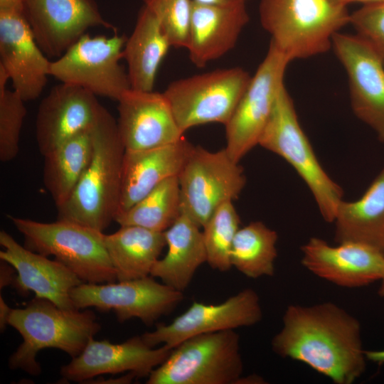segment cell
<instances>
[{
  "instance_id": "obj_19",
  "label": "cell",
  "mask_w": 384,
  "mask_h": 384,
  "mask_svg": "<svg viewBox=\"0 0 384 384\" xmlns=\"http://www.w3.org/2000/svg\"><path fill=\"white\" fill-rule=\"evenodd\" d=\"M50 62L40 48L23 11H0V66L24 102L38 98Z\"/></svg>"
},
{
  "instance_id": "obj_12",
  "label": "cell",
  "mask_w": 384,
  "mask_h": 384,
  "mask_svg": "<svg viewBox=\"0 0 384 384\" xmlns=\"http://www.w3.org/2000/svg\"><path fill=\"white\" fill-rule=\"evenodd\" d=\"M70 297L76 309L112 310L121 322L137 318L149 326L170 314L183 294L149 275L101 284L83 282L71 290Z\"/></svg>"
},
{
  "instance_id": "obj_26",
  "label": "cell",
  "mask_w": 384,
  "mask_h": 384,
  "mask_svg": "<svg viewBox=\"0 0 384 384\" xmlns=\"http://www.w3.org/2000/svg\"><path fill=\"white\" fill-rule=\"evenodd\" d=\"M171 47L156 17L143 6L123 49L132 89L153 90L159 68Z\"/></svg>"
},
{
  "instance_id": "obj_2",
  "label": "cell",
  "mask_w": 384,
  "mask_h": 384,
  "mask_svg": "<svg viewBox=\"0 0 384 384\" xmlns=\"http://www.w3.org/2000/svg\"><path fill=\"white\" fill-rule=\"evenodd\" d=\"M90 131L91 161L68 200L58 208V219L103 232L119 211L125 149L117 121L102 105Z\"/></svg>"
},
{
  "instance_id": "obj_41",
  "label": "cell",
  "mask_w": 384,
  "mask_h": 384,
  "mask_svg": "<svg viewBox=\"0 0 384 384\" xmlns=\"http://www.w3.org/2000/svg\"><path fill=\"white\" fill-rule=\"evenodd\" d=\"M339 2L348 5L350 3L359 2L363 4L384 2V0H337Z\"/></svg>"
},
{
  "instance_id": "obj_38",
  "label": "cell",
  "mask_w": 384,
  "mask_h": 384,
  "mask_svg": "<svg viewBox=\"0 0 384 384\" xmlns=\"http://www.w3.org/2000/svg\"><path fill=\"white\" fill-rule=\"evenodd\" d=\"M366 356L368 361H370L378 366L384 364V349L366 350Z\"/></svg>"
},
{
  "instance_id": "obj_18",
  "label": "cell",
  "mask_w": 384,
  "mask_h": 384,
  "mask_svg": "<svg viewBox=\"0 0 384 384\" xmlns=\"http://www.w3.org/2000/svg\"><path fill=\"white\" fill-rule=\"evenodd\" d=\"M118 102L117 127L125 151H142L183 137L164 94L129 89Z\"/></svg>"
},
{
  "instance_id": "obj_35",
  "label": "cell",
  "mask_w": 384,
  "mask_h": 384,
  "mask_svg": "<svg viewBox=\"0 0 384 384\" xmlns=\"http://www.w3.org/2000/svg\"><path fill=\"white\" fill-rule=\"evenodd\" d=\"M15 269L5 261L1 260V289L11 283H14Z\"/></svg>"
},
{
  "instance_id": "obj_16",
  "label": "cell",
  "mask_w": 384,
  "mask_h": 384,
  "mask_svg": "<svg viewBox=\"0 0 384 384\" xmlns=\"http://www.w3.org/2000/svg\"><path fill=\"white\" fill-rule=\"evenodd\" d=\"M334 246L317 237L301 247L302 265L316 277L345 288H358L378 282L384 272V253L356 242Z\"/></svg>"
},
{
  "instance_id": "obj_11",
  "label": "cell",
  "mask_w": 384,
  "mask_h": 384,
  "mask_svg": "<svg viewBox=\"0 0 384 384\" xmlns=\"http://www.w3.org/2000/svg\"><path fill=\"white\" fill-rule=\"evenodd\" d=\"M291 61L273 44L225 124L226 146L230 156L239 162L259 139L272 113L276 98L284 85L287 65Z\"/></svg>"
},
{
  "instance_id": "obj_10",
  "label": "cell",
  "mask_w": 384,
  "mask_h": 384,
  "mask_svg": "<svg viewBox=\"0 0 384 384\" xmlns=\"http://www.w3.org/2000/svg\"><path fill=\"white\" fill-rule=\"evenodd\" d=\"M182 213L200 228L220 206L238 198L246 178L239 162L224 149L194 146L178 176Z\"/></svg>"
},
{
  "instance_id": "obj_25",
  "label": "cell",
  "mask_w": 384,
  "mask_h": 384,
  "mask_svg": "<svg viewBox=\"0 0 384 384\" xmlns=\"http://www.w3.org/2000/svg\"><path fill=\"white\" fill-rule=\"evenodd\" d=\"M333 223L336 243L356 242L384 253V167L357 201H342Z\"/></svg>"
},
{
  "instance_id": "obj_28",
  "label": "cell",
  "mask_w": 384,
  "mask_h": 384,
  "mask_svg": "<svg viewBox=\"0 0 384 384\" xmlns=\"http://www.w3.org/2000/svg\"><path fill=\"white\" fill-rule=\"evenodd\" d=\"M92 151L90 129L43 156V183L57 208L71 196L91 161Z\"/></svg>"
},
{
  "instance_id": "obj_6",
  "label": "cell",
  "mask_w": 384,
  "mask_h": 384,
  "mask_svg": "<svg viewBox=\"0 0 384 384\" xmlns=\"http://www.w3.org/2000/svg\"><path fill=\"white\" fill-rule=\"evenodd\" d=\"M24 238V246L44 256L53 255L83 282L117 281L105 246L103 232L64 220L42 223L9 216Z\"/></svg>"
},
{
  "instance_id": "obj_37",
  "label": "cell",
  "mask_w": 384,
  "mask_h": 384,
  "mask_svg": "<svg viewBox=\"0 0 384 384\" xmlns=\"http://www.w3.org/2000/svg\"><path fill=\"white\" fill-rule=\"evenodd\" d=\"M12 309H11L5 302L2 296L0 297V326L1 330H4L8 325V319Z\"/></svg>"
},
{
  "instance_id": "obj_3",
  "label": "cell",
  "mask_w": 384,
  "mask_h": 384,
  "mask_svg": "<svg viewBox=\"0 0 384 384\" xmlns=\"http://www.w3.org/2000/svg\"><path fill=\"white\" fill-rule=\"evenodd\" d=\"M8 325L23 338L21 344L9 357V366L32 375L41 372L36 361L40 351L57 348L75 358L100 330L92 311L65 310L37 297L25 308L12 309Z\"/></svg>"
},
{
  "instance_id": "obj_36",
  "label": "cell",
  "mask_w": 384,
  "mask_h": 384,
  "mask_svg": "<svg viewBox=\"0 0 384 384\" xmlns=\"http://www.w3.org/2000/svg\"><path fill=\"white\" fill-rule=\"evenodd\" d=\"M25 0H0V11H23Z\"/></svg>"
},
{
  "instance_id": "obj_24",
  "label": "cell",
  "mask_w": 384,
  "mask_h": 384,
  "mask_svg": "<svg viewBox=\"0 0 384 384\" xmlns=\"http://www.w3.org/2000/svg\"><path fill=\"white\" fill-rule=\"evenodd\" d=\"M164 234L168 250L156 262L150 275L183 292L199 267L207 262L203 233L196 223L181 212Z\"/></svg>"
},
{
  "instance_id": "obj_22",
  "label": "cell",
  "mask_w": 384,
  "mask_h": 384,
  "mask_svg": "<svg viewBox=\"0 0 384 384\" xmlns=\"http://www.w3.org/2000/svg\"><path fill=\"white\" fill-rule=\"evenodd\" d=\"M250 21L246 4L214 5L193 1L186 48L197 68L232 50Z\"/></svg>"
},
{
  "instance_id": "obj_30",
  "label": "cell",
  "mask_w": 384,
  "mask_h": 384,
  "mask_svg": "<svg viewBox=\"0 0 384 384\" xmlns=\"http://www.w3.org/2000/svg\"><path fill=\"white\" fill-rule=\"evenodd\" d=\"M182 212L178 176L169 178L147 193L129 209L118 213L114 221L120 226L136 225L164 232Z\"/></svg>"
},
{
  "instance_id": "obj_31",
  "label": "cell",
  "mask_w": 384,
  "mask_h": 384,
  "mask_svg": "<svg viewBox=\"0 0 384 384\" xmlns=\"http://www.w3.org/2000/svg\"><path fill=\"white\" fill-rule=\"evenodd\" d=\"M240 223L233 201H229L215 210L203 227L207 263L212 269L226 272L232 267L231 248Z\"/></svg>"
},
{
  "instance_id": "obj_32",
  "label": "cell",
  "mask_w": 384,
  "mask_h": 384,
  "mask_svg": "<svg viewBox=\"0 0 384 384\" xmlns=\"http://www.w3.org/2000/svg\"><path fill=\"white\" fill-rule=\"evenodd\" d=\"M9 78L0 66V160L15 159L19 150V139L26 114L24 101L13 90L6 88Z\"/></svg>"
},
{
  "instance_id": "obj_1",
  "label": "cell",
  "mask_w": 384,
  "mask_h": 384,
  "mask_svg": "<svg viewBox=\"0 0 384 384\" xmlns=\"http://www.w3.org/2000/svg\"><path fill=\"white\" fill-rule=\"evenodd\" d=\"M271 348L301 362L335 384H352L366 368L359 320L332 302L290 304Z\"/></svg>"
},
{
  "instance_id": "obj_42",
  "label": "cell",
  "mask_w": 384,
  "mask_h": 384,
  "mask_svg": "<svg viewBox=\"0 0 384 384\" xmlns=\"http://www.w3.org/2000/svg\"><path fill=\"white\" fill-rule=\"evenodd\" d=\"M378 294L379 297L384 298V272L382 278L379 281V287L378 289Z\"/></svg>"
},
{
  "instance_id": "obj_13",
  "label": "cell",
  "mask_w": 384,
  "mask_h": 384,
  "mask_svg": "<svg viewBox=\"0 0 384 384\" xmlns=\"http://www.w3.org/2000/svg\"><path fill=\"white\" fill-rule=\"evenodd\" d=\"M262 319L260 298L255 290L244 289L218 304L194 302L169 324H159L142 335L151 347L164 345L174 348L184 340L208 333L251 326Z\"/></svg>"
},
{
  "instance_id": "obj_21",
  "label": "cell",
  "mask_w": 384,
  "mask_h": 384,
  "mask_svg": "<svg viewBox=\"0 0 384 384\" xmlns=\"http://www.w3.org/2000/svg\"><path fill=\"white\" fill-rule=\"evenodd\" d=\"M1 260L11 265L17 272L14 285L23 293L32 291L36 297L50 301L58 307L76 309L71 290L83 282L57 260L35 252L21 245L5 230L0 231Z\"/></svg>"
},
{
  "instance_id": "obj_40",
  "label": "cell",
  "mask_w": 384,
  "mask_h": 384,
  "mask_svg": "<svg viewBox=\"0 0 384 384\" xmlns=\"http://www.w3.org/2000/svg\"><path fill=\"white\" fill-rule=\"evenodd\" d=\"M261 384L265 383V380L257 375H252L248 376L242 375L239 379L237 384Z\"/></svg>"
},
{
  "instance_id": "obj_8",
  "label": "cell",
  "mask_w": 384,
  "mask_h": 384,
  "mask_svg": "<svg viewBox=\"0 0 384 384\" xmlns=\"http://www.w3.org/2000/svg\"><path fill=\"white\" fill-rule=\"evenodd\" d=\"M251 76L240 67L217 69L176 80L163 92L181 130L208 123L224 125L233 114Z\"/></svg>"
},
{
  "instance_id": "obj_39",
  "label": "cell",
  "mask_w": 384,
  "mask_h": 384,
  "mask_svg": "<svg viewBox=\"0 0 384 384\" xmlns=\"http://www.w3.org/2000/svg\"><path fill=\"white\" fill-rule=\"evenodd\" d=\"M194 1L214 5H232L237 4H246L249 0H193Z\"/></svg>"
},
{
  "instance_id": "obj_4",
  "label": "cell",
  "mask_w": 384,
  "mask_h": 384,
  "mask_svg": "<svg viewBox=\"0 0 384 384\" xmlns=\"http://www.w3.org/2000/svg\"><path fill=\"white\" fill-rule=\"evenodd\" d=\"M259 16L270 43L290 61L325 53L336 33L350 23L337 0H260Z\"/></svg>"
},
{
  "instance_id": "obj_14",
  "label": "cell",
  "mask_w": 384,
  "mask_h": 384,
  "mask_svg": "<svg viewBox=\"0 0 384 384\" xmlns=\"http://www.w3.org/2000/svg\"><path fill=\"white\" fill-rule=\"evenodd\" d=\"M332 48L348 76L354 114L384 143V65L361 36L338 32Z\"/></svg>"
},
{
  "instance_id": "obj_17",
  "label": "cell",
  "mask_w": 384,
  "mask_h": 384,
  "mask_svg": "<svg viewBox=\"0 0 384 384\" xmlns=\"http://www.w3.org/2000/svg\"><path fill=\"white\" fill-rule=\"evenodd\" d=\"M171 350L164 345L149 346L142 336L117 344L92 338L78 356L61 367L60 375L64 380L81 383L98 375L124 372L132 373L137 378L148 377Z\"/></svg>"
},
{
  "instance_id": "obj_9",
  "label": "cell",
  "mask_w": 384,
  "mask_h": 384,
  "mask_svg": "<svg viewBox=\"0 0 384 384\" xmlns=\"http://www.w3.org/2000/svg\"><path fill=\"white\" fill-rule=\"evenodd\" d=\"M124 35L82 36L61 56L51 61L50 76L118 101L130 89L127 71L121 65Z\"/></svg>"
},
{
  "instance_id": "obj_5",
  "label": "cell",
  "mask_w": 384,
  "mask_h": 384,
  "mask_svg": "<svg viewBox=\"0 0 384 384\" xmlns=\"http://www.w3.org/2000/svg\"><path fill=\"white\" fill-rule=\"evenodd\" d=\"M258 145L284 159L311 191L325 221L333 223L343 191L325 171L302 129L294 102L284 85Z\"/></svg>"
},
{
  "instance_id": "obj_7",
  "label": "cell",
  "mask_w": 384,
  "mask_h": 384,
  "mask_svg": "<svg viewBox=\"0 0 384 384\" xmlns=\"http://www.w3.org/2000/svg\"><path fill=\"white\" fill-rule=\"evenodd\" d=\"M240 336L235 330L197 335L172 348L147 377V384H237L242 375Z\"/></svg>"
},
{
  "instance_id": "obj_20",
  "label": "cell",
  "mask_w": 384,
  "mask_h": 384,
  "mask_svg": "<svg viewBox=\"0 0 384 384\" xmlns=\"http://www.w3.org/2000/svg\"><path fill=\"white\" fill-rule=\"evenodd\" d=\"M101 104L88 90L58 84L41 100L36 119V139L43 156L92 126Z\"/></svg>"
},
{
  "instance_id": "obj_23",
  "label": "cell",
  "mask_w": 384,
  "mask_h": 384,
  "mask_svg": "<svg viewBox=\"0 0 384 384\" xmlns=\"http://www.w3.org/2000/svg\"><path fill=\"white\" fill-rule=\"evenodd\" d=\"M193 147L183 137L160 147L125 151L118 213L129 209L164 181L178 176Z\"/></svg>"
},
{
  "instance_id": "obj_15",
  "label": "cell",
  "mask_w": 384,
  "mask_h": 384,
  "mask_svg": "<svg viewBox=\"0 0 384 384\" xmlns=\"http://www.w3.org/2000/svg\"><path fill=\"white\" fill-rule=\"evenodd\" d=\"M23 15L40 48L59 58L91 27L116 32L95 0H25Z\"/></svg>"
},
{
  "instance_id": "obj_33",
  "label": "cell",
  "mask_w": 384,
  "mask_h": 384,
  "mask_svg": "<svg viewBox=\"0 0 384 384\" xmlns=\"http://www.w3.org/2000/svg\"><path fill=\"white\" fill-rule=\"evenodd\" d=\"M143 1L156 17L171 46L186 48L193 0Z\"/></svg>"
},
{
  "instance_id": "obj_27",
  "label": "cell",
  "mask_w": 384,
  "mask_h": 384,
  "mask_svg": "<svg viewBox=\"0 0 384 384\" xmlns=\"http://www.w3.org/2000/svg\"><path fill=\"white\" fill-rule=\"evenodd\" d=\"M105 246L116 272L117 281L149 276L166 245L164 232L124 225L104 235Z\"/></svg>"
},
{
  "instance_id": "obj_34",
  "label": "cell",
  "mask_w": 384,
  "mask_h": 384,
  "mask_svg": "<svg viewBox=\"0 0 384 384\" xmlns=\"http://www.w3.org/2000/svg\"><path fill=\"white\" fill-rule=\"evenodd\" d=\"M349 24L372 47L384 65V2L363 4L351 14Z\"/></svg>"
},
{
  "instance_id": "obj_29",
  "label": "cell",
  "mask_w": 384,
  "mask_h": 384,
  "mask_svg": "<svg viewBox=\"0 0 384 384\" xmlns=\"http://www.w3.org/2000/svg\"><path fill=\"white\" fill-rule=\"evenodd\" d=\"M277 240V232L261 221L240 228L231 248L232 267L251 279L273 276Z\"/></svg>"
}]
</instances>
